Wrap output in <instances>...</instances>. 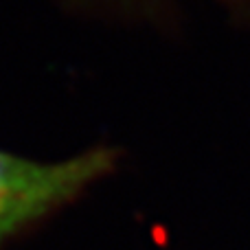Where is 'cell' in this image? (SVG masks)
Instances as JSON below:
<instances>
[{"label": "cell", "mask_w": 250, "mask_h": 250, "mask_svg": "<svg viewBox=\"0 0 250 250\" xmlns=\"http://www.w3.org/2000/svg\"><path fill=\"white\" fill-rule=\"evenodd\" d=\"M114 160L117 154L108 147L57 163H40L0 149V248L108 176Z\"/></svg>", "instance_id": "6da1fadb"}]
</instances>
